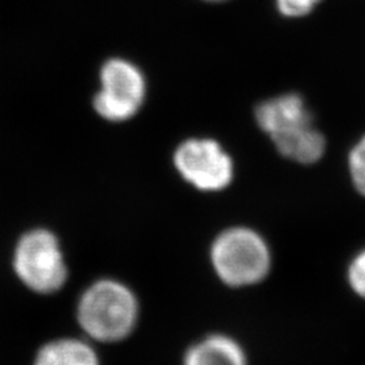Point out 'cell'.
I'll return each instance as SVG.
<instances>
[{
    "label": "cell",
    "mask_w": 365,
    "mask_h": 365,
    "mask_svg": "<svg viewBox=\"0 0 365 365\" xmlns=\"http://www.w3.org/2000/svg\"><path fill=\"white\" fill-rule=\"evenodd\" d=\"M322 0H276L280 14L288 18H300L312 13Z\"/></svg>",
    "instance_id": "obj_11"
},
{
    "label": "cell",
    "mask_w": 365,
    "mask_h": 365,
    "mask_svg": "<svg viewBox=\"0 0 365 365\" xmlns=\"http://www.w3.org/2000/svg\"><path fill=\"white\" fill-rule=\"evenodd\" d=\"M184 365H248V357L235 339L215 334L195 344L187 353Z\"/></svg>",
    "instance_id": "obj_7"
},
{
    "label": "cell",
    "mask_w": 365,
    "mask_h": 365,
    "mask_svg": "<svg viewBox=\"0 0 365 365\" xmlns=\"http://www.w3.org/2000/svg\"><path fill=\"white\" fill-rule=\"evenodd\" d=\"M256 120L277 152L288 160L310 165L324 156L325 137L315 128L313 115L298 93H284L262 102L256 110Z\"/></svg>",
    "instance_id": "obj_1"
},
{
    "label": "cell",
    "mask_w": 365,
    "mask_h": 365,
    "mask_svg": "<svg viewBox=\"0 0 365 365\" xmlns=\"http://www.w3.org/2000/svg\"><path fill=\"white\" fill-rule=\"evenodd\" d=\"M206 1H223V0H206Z\"/></svg>",
    "instance_id": "obj_12"
},
{
    "label": "cell",
    "mask_w": 365,
    "mask_h": 365,
    "mask_svg": "<svg viewBox=\"0 0 365 365\" xmlns=\"http://www.w3.org/2000/svg\"><path fill=\"white\" fill-rule=\"evenodd\" d=\"M348 168L354 190L365 197V135L353 146L348 157Z\"/></svg>",
    "instance_id": "obj_9"
},
{
    "label": "cell",
    "mask_w": 365,
    "mask_h": 365,
    "mask_svg": "<svg viewBox=\"0 0 365 365\" xmlns=\"http://www.w3.org/2000/svg\"><path fill=\"white\" fill-rule=\"evenodd\" d=\"M346 277L353 292L365 299V249L359 252L349 262Z\"/></svg>",
    "instance_id": "obj_10"
},
{
    "label": "cell",
    "mask_w": 365,
    "mask_h": 365,
    "mask_svg": "<svg viewBox=\"0 0 365 365\" xmlns=\"http://www.w3.org/2000/svg\"><path fill=\"white\" fill-rule=\"evenodd\" d=\"M34 365H99L91 346L78 339H57L45 345Z\"/></svg>",
    "instance_id": "obj_8"
},
{
    "label": "cell",
    "mask_w": 365,
    "mask_h": 365,
    "mask_svg": "<svg viewBox=\"0 0 365 365\" xmlns=\"http://www.w3.org/2000/svg\"><path fill=\"white\" fill-rule=\"evenodd\" d=\"M137 317L138 304L134 294L115 280L96 282L78 302V324L98 341L114 342L128 337Z\"/></svg>",
    "instance_id": "obj_3"
},
{
    "label": "cell",
    "mask_w": 365,
    "mask_h": 365,
    "mask_svg": "<svg viewBox=\"0 0 365 365\" xmlns=\"http://www.w3.org/2000/svg\"><path fill=\"white\" fill-rule=\"evenodd\" d=\"M215 274L230 287L261 283L271 271L272 253L264 237L253 229L237 226L222 232L212 244Z\"/></svg>",
    "instance_id": "obj_2"
},
{
    "label": "cell",
    "mask_w": 365,
    "mask_h": 365,
    "mask_svg": "<svg viewBox=\"0 0 365 365\" xmlns=\"http://www.w3.org/2000/svg\"><path fill=\"white\" fill-rule=\"evenodd\" d=\"M14 268L21 282L38 294L56 292L68 276L60 244L46 230H33L21 238L14 253Z\"/></svg>",
    "instance_id": "obj_5"
},
{
    "label": "cell",
    "mask_w": 365,
    "mask_h": 365,
    "mask_svg": "<svg viewBox=\"0 0 365 365\" xmlns=\"http://www.w3.org/2000/svg\"><path fill=\"white\" fill-rule=\"evenodd\" d=\"M173 164L182 179L200 191H222L235 178L233 158L211 138L185 140L175 150Z\"/></svg>",
    "instance_id": "obj_6"
},
{
    "label": "cell",
    "mask_w": 365,
    "mask_h": 365,
    "mask_svg": "<svg viewBox=\"0 0 365 365\" xmlns=\"http://www.w3.org/2000/svg\"><path fill=\"white\" fill-rule=\"evenodd\" d=\"M101 88L93 98L99 117L113 123L126 122L138 114L146 99L144 72L126 58H110L101 68Z\"/></svg>",
    "instance_id": "obj_4"
}]
</instances>
